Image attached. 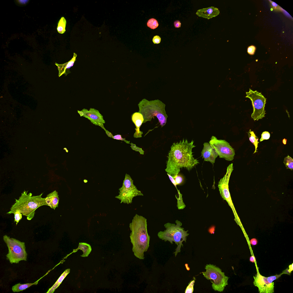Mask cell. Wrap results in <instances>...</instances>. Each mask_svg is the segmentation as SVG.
<instances>
[{
    "mask_svg": "<svg viewBox=\"0 0 293 293\" xmlns=\"http://www.w3.org/2000/svg\"><path fill=\"white\" fill-rule=\"evenodd\" d=\"M45 201L47 204V205L49 206L51 208L53 209V206L52 204L50 196L49 194L47 195L46 197L45 198Z\"/></svg>",
    "mask_w": 293,
    "mask_h": 293,
    "instance_id": "cell-36",
    "label": "cell"
},
{
    "mask_svg": "<svg viewBox=\"0 0 293 293\" xmlns=\"http://www.w3.org/2000/svg\"><path fill=\"white\" fill-rule=\"evenodd\" d=\"M254 285L257 287L260 293H273L274 292V282L269 283L267 281L266 277L263 276L260 273L259 271L254 276Z\"/></svg>",
    "mask_w": 293,
    "mask_h": 293,
    "instance_id": "cell-13",
    "label": "cell"
},
{
    "mask_svg": "<svg viewBox=\"0 0 293 293\" xmlns=\"http://www.w3.org/2000/svg\"><path fill=\"white\" fill-rule=\"evenodd\" d=\"M256 49V48L255 46L251 45L248 47L247 52L249 54L253 55L254 54Z\"/></svg>",
    "mask_w": 293,
    "mask_h": 293,
    "instance_id": "cell-33",
    "label": "cell"
},
{
    "mask_svg": "<svg viewBox=\"0 0 293 293\" xmlns=\"http://www.w3.org/2000/svg\"><path fill=\"white\" fill-rule=\"evenodd\" d=\"M14 222H16L17 225L19 221L22 218V214L19 210L16 211L14 213Z\"/></svg>",
    "mask_w": 293,
    "mask_h": 293,
    "instance_id": "cell-28",
    "label": "cell"
},
{
    "mask_svg": "<svg viewBox=\"0 0 293 293\" xmlns=\"http://www.w3.org/2000/svg\"><path fill=\"white\" fill-rule=\"evenodd\" d=\"M20 4H25L27 3L29 1L28 0L17 1Z\"/></svg>",
    "mask_w": 293,
    "mask_h": 293,
    "instance_id": "cell-43",
    "label": "cell"
},
{
    "mask_svg": "<svg viewBox=\"0 0 293 293\" xmlns=\"http://www.w3.org/2000/svg\"><path fill=\"white\" fill-rule=\"evenodd\" d=\"M175 222L176 223H167L164 225L166 229L164 231H160L158 232L157 235L159 238L165 241H168L171 244L174 242L177 247L173 253L176 257L178 253L181 252V246L183 247V242H186L187 237L189 235L188 230L185 231L182 225V223L178 220Z\"/></svg>",
    "mask_w": 293,
    "mask_h": 293,
    "instance_id": "cell-5",
    "label": "cell"
},
{
    "mask_svg": "<svg viewBox=\"0 0 293 293\" xmlns=\"http://www.w3.org/2000/svg\"><path fill=\"white\" fill-rule=\"evenodd\" d=\"M194 141H189L183 139L173 143L167 156V173L174 179L179 173L180 169L184 168L189 171L197 165L199 162L193 157L192 149L195 147Z\"/></svg>",
    "mask_w": 293,
    "mask_h": 293,
    "instance_id": "cell-1",
    "label": "cell"
},
{
    "mask_svg": "<svg viewBox=\"0 0 293 293\" xmlns=\"http://www.w3.org/2000/svg\"><path fill=\"white\" fill-rule=\"evenodd\" d=\"M152 41L154 44H158L161 42V38L159 36L156 35L154 37Z\"/></svg>",
    "mask_w": 293,
    "mask_h": 293,
    "instance_id": "cell-35",
    "label": "cell"
},
{
    "mask_svg": "<svg viewBox=\"0 0 293 293\" xmlns=\"http://www.w3.org/2000/svg\"><path fill=\"white\" fill-rule=\"evenodd\" d=\"M174 179L177 185H179L182 184L184 181V179L183 176L179 174Z\"/></svg>",
    "mask_w": 293,
    "mask_h": 293,
    "instance_id": "cell-29",
    "label": "cell"
},
{
    "mask_svg": "<svg viewBox=\"0 0 293 293\" xmlns=\"http://www.w3.org/2000/svg\"><path fill=\"white\" fill-rule=\"evenodd\" d=\"M284 163L287 169H289L291 170L293 169V159L288 155L284 159Z\"/></svg>",
    "mask_w": 293,
    "mask_h": 293,
    "instance_id": "cell-25",
    "label": "cell"
},
{
    "mask_svg": "<svg viewBox=\"0 0 293 293\" xmlns=\"http://www.w3.org/2000/svg\"><path fill=\"white\" fill-rule=\"evenodd\" d=\"M84 181L85 183H86L87 182V181L86 180H84Z\"/></svg>",
    "mask_w": 293,
    "mask_h": 293,
    "instance_id": "cell-47",
    "label": "cell"
},
{
    "mask_svg": "<svg viewBox=\"0 0 293 293\" xmlns=\"http://www.w3.org/2000/svg\"><path fill=\"white\" fill-rule=\"evenodd\" d=\"M282 274H286L289 275H290L291 272H290L288 269V268L282 271Z\"/></svg>",
    "mask_w": 293,
    "mask_h": 293,
    "instance_id": "cell-42",
    "label": "cell"
},
{
    "mask_svg": "<svg viewBox=\"0 0 293 293\" xmlns=\"http://www.w3.org/2000/svg\"><path fill=\"white\" fill-rule=\"evenodd\" d=\"M129 227L131 231L130 237L134 255L140 260H143L144 253L147 251L149 246L150 238L147 232V219L136 214L130 223Z\"/></svg>",
    "mask_w": 293,
    "mask_h": 293,
    "instance_id": "cell-2",
    "label": "cell"
},
{
    "mask_svg": "<svg viewBox=\"0 0 293 293\" xmlns=\"http://www.w3.org/2000/svg\"><path fill=\"white\" fill-rule=\"evenodd\" d=\"M80 249L83 252V254L81 255L82 257H87L88 256L92 250L91 246L86 243L80 242L79 243L78 247L76 249Z\"/></svg>",
    "mask_w": 293,
    "mask_h": 293,
    "instance_id": "cell-19",
    "label": "cell"
},
{
    "mask_svg": "<svg viewBox=\"0 0 293 293\" xmlns=\"http://www.w3.org/2000/svg\"><path fill=\"white\" fill-rule=\"evenodd\" d=\"M66 21L65 18L62 17L59 21L57 27L58 32L60 34H63L66 31Z\"/></svg>",
    "mask_w": 293,
    "mask_h": 293,
    "instance_id": "cell-23",
    "label": "cell"
},
{
    "mask_svg": "<svg viewBox=\"0 0 293 293\" xmlns=\"http://www.w3.org/2000/svg\"><path fill=\"white\" fill-rule=\"evenodd\" d=\"M131 118L132 122L136 126L135 129L136 131L134 134V137L136 138L142 137L143 133L140 130V128L144 121L142 114L139 112H135L132 115Z\"/></svg>",
    "mask_w": 293,
    "mask_h": 293,
    "instance_id": "cell-16",
    "label": "cell"
},
{
    "mask_svg": "<svg viewBox=\"0 0 293 293\" xmlns=\"http://www.w3.org/2000/svg\"><path fill=\"white\" fill-rule=\"evenodd\" d=\"M147 25L149 27L152 29H156L159 26L157 21L154 18L149 19L148 21Z\"/></svg>",
    "mask_w": 293,
    "mask_h": 293,
    "instance_id": "cell-26",
    "label": "cell"
},
{
    "mask_svg": "<svg viewBox=\"0 0 293 293\" xmlns=\"http://www.w3.org/2000/svg\"><path fill=\"white\" fill-rule=\"evenodd\" d=\"M272 6L275 8H277L278 6V5L275 2H272L271 3Z\"/></svg>",
    "mask_w": 293,
    "mask_h": 293,
    "instance_id": "cell-45",
    "label": "cell"
},
{
    "mask_svg": "<svg viewBox=\"0 0 293 293\" xmlns=\"http://www.w3.org/2000/svg\"><path fill=\"white\" fill-rule=\"evenodd\" d=\"M28 192V191L24 190L18 199H15V203L7 214L14 213L19 210L23 215L26 216L27 220H30L34 217L37 208L42 206L47 205L45 198L42 197L43 193L32 196L31 193Z\"/></svg>",
    "mask_w": 293,
    "mask_h": 293,
    "instance_id": "cell-3",
    "label": "cell"
},
{
    "mask_svg": "<svg viewBox=\"0 0 293 293\" xmlns=\"http://www.w3.org/2000/svg\"><path fill=\"white\" fill-rule=\"evenodd\" d=\"M209 143L215 150L220 158L229 161L233 159L234 150L225 140L218 139L215 136H212Z\"/></svg>",
    "mask_w": 293,
    "mask_h": 293,
    "instance_id": "cell-10",
    "label": "cell"
},
{
    "mask_svg": "<svg viewBox=\"0 0 293 293\" xmlns=\"http://www.w3.org/2000/svg\"><path fill=\"white\" fill-rule=\"evenodd\" d=\"M282 274V273H281L279 275L277 274L274 276L266 277L267 280L269 283H272L274 280H275L279 278Z\"/></svg>",
    "mask_w": 293,
    "mask_h": 293,
    "instance_id": "cell-32",
    "label": "cell"
},
{
    "mask_svg": "<svg viewBox=\"0 0 293 293\" xmlns=\"http://www.w3.org/2000/svg\"><path fill=\"white\" fill-rule=\"evenodd\" d=\"M3 239L8 249L6 259L11 264H18L20 261L27 260V254L24 242L10 238L7 235H4Z\"/></svg>",
    "mask_w": 293,
    "mask_h": 293,
    "instance_id": "cell-6",
    "label": "cell"
},
{
    "mask_svg": "<svg viewBox=\"0 0 293 293\" xmlns=\"http://www.w3.org/2000/svg\"><path fill=\"white\" fill-rule=\"evenodd\" d=\"M258 243V241L256 238H253L252 239L250 240V243L251 244L252 246H255Z\"/></svg>",
    "mask_w": 293,
    "mask_h": 293,
    "instance_id": "cell-39",
    "label": "cell"
},
{
    "mask_svg": "<svg viewBox=\"0 0 293 293\" xmlns=\"http://www.w3.org/2000/svg\"><path fill=\"white\" fill-rule=\"evenodd\" d=\"M119 195L115 197L120 201V203L131 204L134 197L144 195L134 185L133 181L130 175L127 173L125 174L122 186L119 188Z\"/></svg>",
    "mask_w": 293,
    "mask_h": 293,
    "instance_id": "cell-8",
    "label": "cell"
},
{
    "mask_svg": "<svg viewBox=\"0 0 293 293\" xmlns=\"http://www.w3.org/2000/svg\"><path fill=\"white\" fill-rule=\"evenodd\" d=\"M49 194L53 206V209L55 210L56 207H58L59 203V199L58 192L55 190Z\"/></svg>",
    "mask_w": 293,
    "mask_h": 293,
    "instance_id": "cell-22",
    "label": "cell"
},
{
    "mask_svg": "<svg viewBox=\"0 0 293 293\" xmlns=\"http://www.w3.org/2000/svg\"><path fill=\"white\" fill-rule=\"evenodd\" d=\"M138 106L139 112L142 114L144 118L143 123L151 121L152 118L155 116L161 127L165 125L168 116L165 109V105L161 101L158 99L149 101L143 99L140 102Z\"/></svg>",
    "mask_w": 293,
    "mask_h": 293,
    "instance_id": "cell-4",
    "label": "cell"
},
{
    "mask_svg": "<svg viewBox=\"0 0 293 293\" xmlns=\"http://www.w3.org/2000/svg\"><path fill=\"white\" fill-rule=\"evenodd\" d=\"M233 170V164L231 163L227 167L225 175L219 181L218 187L221 196L224 200L227 201L235 214V210L231 201L228 187L230 177Z\"/></svg>",
    "mask_w": 293,
    "mask_h": 293,
    "instance_id": "cell-11",
    "label": "cell"
},
{
    "mask_svg": "<svg viewBox=\"0 0 293 293\" xmlns=\"http://www.w3.org/2000/svg\"><path fill=\"white\" fill-rule=\"evenodd\" d=\"M195 279L191 281L185 290V293H192L194 290V285Z\"/></svg>",
    "mask_w": 293,
    "mask_h": 293,
    "instance_id": "cell-27",
    "label": "cell"
},
{
    "mask_svg": "<svg viewBox=\"0 0 293 293\" xmlns=\"http://www.w3.org/2000/svg\"><path fill=\"white\" fill-rule=\"evenodd\" d=\"M112 138L114 139H116L117 140H119L122 141H124L126 143L130 144V141H128L126 140L125 138H123L121 136V135L120 134H117L115 135L114 136L112 137Z\"/></svg>",
    "mask_w": 293,
    "mask_h": 293,
    "instance_id": "cell-34",
    "label": "cell"
},
{
    "mask_svg": "<svg viewBox=\"0 0 293 293\" xmlns=\"http://www.w3.org/2000/svg\"><path fill=\"white\" fill-rule=\"evenodd\" d=\"M130 144L131 145L130 147L132 150L135 151H138L139 152L140 154L143 155L144 154V152L142 148L137 146L135 144H134L132 142L130 143Z\"/></svg>",
    "mask_w": 293,
    "mask_h": 293,
    "instance_id": "cell-30",
    "label": "cell"
},
{
    "mask_svg": "<svg viewBox=\"0 0 293 293\" xmlns=\"http://www.w3.org/2000/svg\"><path fill=\"white\" fill-rule=\"evenodd\" d=\"M220 11L218 8L213 6L198 10L196 14L198 16L209 19L218 15Z\"/></svg>",
    "mask_w": 293,
    "mask_h": 293,
    "instance_id": "cell-15",
    "label": "cell"
},
{
    "mask_svg": "<svg viewBox=\"0 0 293 293\" xmlns=\"http://www.w3.org/2000/svg\"><path fill=\"white\" fill-rule=\"evenodd\" d=\"M289 271L291 272L293 270V263L291 264H290L289 266V269H288Z\"/></svg>",
    "mask_w": 293,
    "mask_h": 293,
    "instance_id": "cell-44",
    "label": "cell"
},
{
    "mask_svg": "<svg viewBox=\"0 0 293 293\" xmlns=\"http://www.w3.org/2000/svg\"><path fill=\"white\" fill-rule=\"evenodd\" d=\"M104 130H105L106 134L107 135L108 137L112 138L113 136V134L111 132L107 130H106V129H105Z\"/></svg>",
    "mask_w": 293,
    "mask_h": 293,
    "instance_id": "cell-40",
    "label": "cell"
},
{
    "mask_svg": "<svg viewBox=\"0 0 293 293\" xmlns=\"http://www.w3.org/2000/svg\"><path fill=\"white\" fill-rule=\"evenodd\" d=\"M205 272H202L204 277L210 280L212 288L215 291L223 292L228 285L229 278L226 276L221 270L215 265L207 264L205 266Z\"/></svg>",
    "mask_w": 293,
    "mask_h": 293,
    "instance_id": "cell-7",
    "label": "cell"
},
{
    "mask_svg": "<svg viewBox=\"0 0 293 293\" xmlns=\"http://www.w3.org/2000/svg\"><path fill=\"white\" fill-rule=\"evenodd\" d=\"M77 55L75 53H74L72 58L68 62L63 64H59L56 63L55 64L57 66L59 71L58 76L60 77L63 74L67 75L70 73L68 70L71 67L73 66L76 60V58Z\"/></svg>",
    "mask_w": 293,
    "mask_h": 293,
    "instance_id": "cell-17",
    "label": "cell"
},
{
    "mask_svg": "<svg viewBox=\"0 0 293 293\" xmlns=\"http://www.w3.org/2000/svg\"><path fill=\"white\" fill-rule=\"evenodd\" d=\"M248 134L250 141L254 144L255 147V151L253 153L254 154L257 152V148L258 144L259 143L258 141V138L251 129L249 130Z\"/></svg>",
    "mask_w": 293,
    "mask_h": 293,
    "instance_id": "cell-21",
    "label": "cell"
},
{
    "mask_svg": "<svg viewBox=\"0 0 293 293\" xmlns=\"http://www.w3.org/2000/svg\"><path fill=\"white\" fill-rule=\"evenodd\" d=\"M246 97L250 99L253 108V112L251 117L255 121L258 120L265 117L266 114L264 107L266 104V99L262 94L256 90L253 91L250 89L248 92H246Z\"/></svg>",
    "mask_w": 293,
    "mask_h": 293,
    "instance_id": "cell-9",
    "label": "cell"
},
{
    "mask_svg": "<svg viewBox=\"0 0 293 293\" xmlns=\"http://www.w3.org/2000/svg\"><path fill=\"white\" fill-rule=\"evenodd\" d=\"M250 261L252 263H254L256 261V258L253 256H252L250 257Z\"/></svg>",
    "mask_w": 293,
    "mask_h": 293,
    "instance_id": "cell-41",
    "label": "cell"
},
{
    "mask_svg": "<svg viewBox=\"0 0 293 293\" xmlns=\"http://www.w3.org/2000/svg\"><path fill=\"white\" fill-rule=\"evenodd\" d=\"M287 140L285 138L284 139L282 140V142L284 144H286Z\"/></svg>",
    "mask_w": 293,
    "mask_h": 293,
    "instance_id": "cell-46",
    "label": "cell"
},
{
    "mask_svg": "<svg viewBox=\"0 0 293 293\" xmlns=\"http://www.w3.org/2000/svg\"><path fill=\"white\" fill-rule=\"evenodd\" d=\"M78 112L80 116L87 118L93 124L100 126L104 130L105 129L104 126L105 121L103 116L98 110L92 108H90L89 110L84 108L81 110H78Z\"/></svg>",
    "mask_w": 293,
    "mask_h": 293,
    "instance_id": "cell-12",
    "label": "cell"
},
{
    "mask_svg": "<svg viewBox=\"0 0 293 293\" xmlns=\"http://www.w3.org/2000/svg\"><path fill=\"white\" fill-rule=\"evenodd\" d=\"M167 174L168 175V177H169V179H170V180L171 181V182L173 183V184L175 186V187L177 189V184H176V183L175 181V180H174V179L173 178L171 175H169V174L167 173Z\"/></svg>",
    "mask_w": 293,
    "mask_h": 293,
    "instance_id": "cell-37",
    "label": "cell"
},
{
    "mask_svg": "<svg viewBox=\"0 0 293 293\" xmlns=\"http://www.w3.org/2000/svg\"><path fill=\"white\" fill-rule=\"evenodd\" d=\"M270 137V134L268 132L265 131L262 132L261 138L260 139V142H262L265 140H268Z\"/></svg>",
    "mask_w": 293,
    "mask_h": 293,
    "instance_id": "cell-31",
    "label": "cell"
},
{
    "mask_svg": "<svg viewBox=\"0 0 293 293\" xmlns=\"http://www.w3.org/2000/svg\"><path fill=\"white\" fill-rule=\"evenodd\" d=\"M70 269L69 268L66 269L65 271L63 272V273L59 277V278L57 280V281L54 283V284L53 285V286L50 288L46 292L47 293H53L55 290L59 286V285L61 283L63 280L67 275L70 272Z\"/></svg>",
    "mask_w": 293,
    "mask_h": 293,
    "instance_id": "cell-18",
    "label": "cell"
},
{
    "mask_svg": "<svg viewBox=\"0 0 293 293\" xmlns=\"http://www.w3.org/2000/svg\"><path fill=\"white\" fill-rule=\"evenodd\" d=\"M177 191L178 197H177L176 196L177 199V207L179 209H183L186 206L183 201L182 195L181 193L179 190L177 189Z\"/></svg>",
    "mask_w": 293,
    "mask_h": 293,
    "instance_id": "cell-24",
    "label": "cell"
},
{
    "mask_svg": "<svg viewBox=\"0 0 293 293\" xmlns=\"http://www.w3.org/2000/svg\"><path fill=\"white\" fill-rule=\"evenodd\" d=\"M38 282V281L33 283H29L25 284L18 283L15 284L12 287V290L14 292H19L22 291L29 288L33 285H36Z\"/></svg>",
    "mask_w": 293,
    "mask_h": 293,
    "instance_id": "cell-20",
    "label": "cell"
},
{
    "mask_svg": "<svg viewBox=\"0 0 293 293\" xmlns=\"http://www.w3.org/2000/svg\"><path fill=\"white\" fill-rule=\"evenodd\" d=\"M174 24L175 27L176 28H178L181 27V23L179 20H177L175 21Z\"/></svg>",
    "mask_w": 293,
    "mask_h": 293,
    "instance_id": "cell-38",
    "label": "cell"
},
{
    "mask_svg": "<svg viewBox=\"0 0 293 293\" xmlns=\"http://www.w3.org/2000/svg\"><path fill=\"white\" fill-rule=\"evenodd\" d=\"M203 147L201 152V155L203 159L206 161H209L213 164L216 158L218 155L215 150L209 143L204 142Z\"/></svg>",
    "mask_w": 293,
    "mask_h": 293,
    "instance_id": "cell-14",
    "label": "cell"
}]
</instances>
